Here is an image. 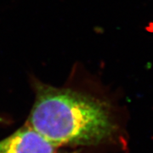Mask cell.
Instances as JSON below:
<instances>
[{
    "label": "cell",
    "mask_w": 153,
    "mask_h": 153,
    "mask_svg": "<svg viewBox=\"0 0 153 153\" xmlns=\"http://www.w3.org/2000/svg\"><path fill=\"white\" fill-rule=\"evenodd\" d=\"M36 98L27 123L55 148L88 146L105 140L113 123L104 102L69 87L33 81Z\"/></svg>",
    "instance_id": "6da1fadb"
},
{
    "label": "cell",
    "mask_w": 153,
    "mask_h": 153,
    "mask_svg": "<svg viewBox=\"0 0 153 153\" xmlns=\"http://www.w3.org/2000/svg\"><path fill=\"white\" fill-rule=\"evenodd\" d=\"M55 149L27 123L0 140V153H55Z\"/></svg>",
    "instance_id": "7a4b0ae2"
},
{
    "label": "cell",
    "mask_w": 153,
    "mask_h": 153,
    "mask_svg": "<svg viewBox=\"0 0 153 153\" xmlns=\"http://www.w3.org/2000/svg\"><path fill=\"white\" fill-rule=\"evenodd\" d=\"M4 123V119L0 117V123Z\"/></svg>",
    "instance_id": "3957f363"
}]
</instances>
